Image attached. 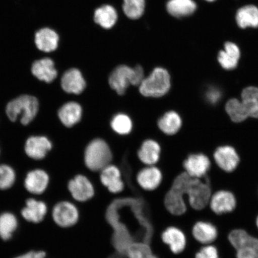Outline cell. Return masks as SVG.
Instances as JSON below:
<instances>
[{
    "label": "cell",
    "mask_w": 258,
    "mask_h": 258,
    "mask_svg": "<svg viewBox=\"0 0 258 258\" xmlns=\"http://www.w3.org/2000/svg\"><path fill=\"white\" fill-rule=\"evenodd\" d=\"M228 240L236 250L237 258H258V238L244 230L232 231Z\"/></svg>",
    "instance_id": "obj_6"
},
{
    "label": "cell",
    "mask_w": 258,
    "mask_h": 258,
    "mask_svg": "<svg viewBox=\"0 0 258 258\" xmlns=\"http://www.w3.org/2000/svg\"><path fill=\"white\" fill-rule=\"evenodd\" d=\"M112 151L110 145L104 139H93L87 145L84 152V161L90 172L99 173L106 166L112 164Z\"/></svg>",
    "instance_id": "obj_3"
},
{
    "label": "cell",
    "mask_w": 258,
    "mask_h": 258,
    "mask_svg": "<svg viewBox=\"0 0 258 258\" xmlns=\"http://www.w3.org/2000/svg\"><path fill=\"white\" fill-rule=\"evenodd\" d=\"M195 258H219L217 248L213 245H205L195 254Z\"/></svg>",
    "instance_id": "obj_37"
},
{
    "label": "cell",
    "mask_w": 258,
    "mask_h": 258,
    "mask_svg": "<svg viewBox=\"0 0 258 258\" xmlns=\"http://www.w3.org/2000/svg\"><path fill=\"white\" fill-rule=\"evenodd\" d=\"M59 35L53 28H41L35 33V46L38 50L46 55L56 51L59 46Z\"/></svg>",
    "instance_id": "obj_15"
},
{
    "label": "cell",
    "mask_w": 258,
    "mask_h": 258,
    "mask_svg": "<svg viewBox=\"0 0 258 258\" xmlns=\"http://www.w3.org/2000/svg\"><path fill=\"white\" fill-rule=\"evenodd\" d=\"M164 204L167 212L176 217L185 215L188 211V206L185 196L172 186L170 187L164 196Z\"/></svg>",
    "instance_id": "obj_20"
},
{
    "label": "cell",
    "mask_w": 258,
    "mask_h": 258,
    "mask_svg": "<svg viewBox=\"0 0 258 258\" xmlns=\"http://www.w3.org/2000/svg\"><path fill=\"white\" fill-rule=\"evenodd\" d=\"M16 179L14 169L5 164L0 165V189H8L14 185Z\"/></svg>",
    "instance_id": "obj_36"
},
{
    "label": "cell",
    "mask_w": 258,
    "mask_h": 258,
    "mask_svg": "<svg viewBox=\"0 0 258 258\" xmlns=\"http://www.w3.org/2000/svg\"><path fill=\"white\" fill-rule=\"evenodd\" d=\"M203 1L208 2V3H214L216 1H217V0H203Z\"/></svg>",
    "instance_id": "obj_39"
},
{
    "label": "cell",
    "mask_w": 258,
    "mask_h": 258,
    "mask_svg": "<svg viewBox=\"0 0 258 258\" xmlns=\"http://www.w3.org/2000/svg\"><path fill=\"white\" fill-rule=\"evenodd\" d=\"M101 184L114 196L120 195L124 191L125 183L120 167L111 164L99 173Z\"/></svg>",
    "instance_id": "obj_9"
},
{
    "label": "cell",
    "mask_w": 258,
    "mask_h": 258,
    "mask_svg": "<svg viewBox=\"0 0 258 258\" xmlns=\"http://www.w3.org/2000/svg\"><path fill=\"white\" fill-rule=\"evenodd\" d=\"M225 111L234 123H241L249 118L246 106L239 99L233 98L229 99L225 103Z\"/></svg>",
    "instance_id": "obj_29"
},
{
    "label": "cell",
    "mask_w": 258,
    "mask_h": 258,
    "mask_svg": "<svg viewBox=\"0 0 258 258\" xmlns=\"http://www.w3.org/2000/svg\"><path fill=\"white\" fill-rule=\"evenodd\" d=\"M213 157L219 168L227 173L234 172L240 163L239 154L231 145H221L216 148Z\"/></svg>",
    "instance_id": "obj_12"
},
{
    "label": "cell",
    "mask_w": 258,
    "mask_h": 258,
    "mask_svg": "<svg viewBox=\"0 0 258 258\" xmlns=\"http://www.w3.org/2000/svg\"><path fill=\"white\" fill-rule=\"evenodd\" d=\"M240 99L246 106L249 118L258 119V87H245L241 90Z\"/></svg>",
    "instance_id": "obj_30"
},
{
    "label": "cell",
    "mask_w": 258,
    "mask_h": 258,
    "mask_svg": "<svg viewBox=\"0 0 258 258\" xmlns=\"http://www.w3.org/2000/svg\"><path fill=\"white\" fill-rule=\"evenodd\" d=\"M166 8L170 15L182 19L195 14L198 6L195 0H169Z\"/></svg>",
    "instance_id": "obj_28"
},
{
    "label": "cell",
    "mask_w": 258,
    "mask_h": 258,
    "mask_svg": "<svg viewBox=\"0 0 258 258\" xmlns=\"http://www.w3.org/2000/svg\"><path fill=\"white\" fill-rule=\"evenodd\" d=\"M135 181L139 188L145 192H153L162 184L163 174L159 167L147 166L138 171Z\"/></svg>",
    "instance_id": "obj_11"
},
{
    "label": "cell",
    "mask_w": 258,
    "mask_h": 258,
    "mask_svg": "<svg viewBox=\"0 0 258 258\" xmlns=\"http://www.w3.org/2000/svg\"><path fill=\"white\" fill-rule=\"evenodd\" d=\"M157 127L161 133L172 137L179 133L183 125L181 116L176 111L169 110L158 119Z\"/></svg>",
    "instance_id": "obj_21"
},
{
    "label": "cell",
    "mask_w": 258,
    "mask_h": 258,
    "mask_svg": "<svg viewBox=\"0 0 258 258\" xmlns=\"http://www.w3.org/2000/svg\"><path fill=\"white\" fill-rule=\"evenodd\" d=\"M38 101L31 95H22L10 102L6 106V114L12 121L20 117L21 123L27 125L34 120L38 111Z\"/></svg>",
    "instance_id": "obj_5"
},
{
    "label": "cell",
    "mask_w": 258,
    "mask_h": 258,
    "mask_svg": "<svg viewBox=\"0 0 258 258\" xmlns=\"http://www.w3.org/2000/svg\"><path fill=\"white\" fill-rule=\"evenodd\" d=\"M209 205L213 212L221 215L234 211L237 206V200L233 192L219 190L212 195Z\"/></svg>",
    "instance_id": "obj_17"
},
{
    "label": "cell",
    "mask_w": 258,
    "mask_h": 258,
    "mask_svg": "<svg viewBox=\"0 0 258 258\" xmlns=\"http://www.w3.org/2000/svg\"><path fill=\"white\" fill-rule=\"evenodd\" d=\"M18 226V219L14 214L11 212L0 214V238L4 241L11 239Z\"/></svg>",
    "instance_id": "obj_33"
},
{
    "label": "cell",
    "mask_w": 258,
    "mask_h": 258,
    "mask_svg": "<svg viewBox=\"0 0 258 258\" xmlns=\"http://www.w3.org/2000/svg\"><path fill=\"white\" fill-rule=\"evenodd\" d=\"M60 86L66 93L77 95L85 91L87 83L80 70L70 68L61 76Z\"/></svg>",
    "instance_id": "obj_16"
},
{
    "label": "cell",
    "mask_w": 258,
    "mask_h": 258,
    "mask_svg": "<svg viewBox=\"0 0 258 258\" xmlns=\"http://www.w3.org/2000/svg\"><path fill=\"white\" fill-rule=\"evenodd\" d=\"M256 227L257 228V230H258V216L256 219Z\"/></svg>",
    "instance_id": "obj_40"
},
{
    "label": "cell",
    "mask_w": 258,
    "mask_h": 258,
    "mask_svg": "<svg viewBox=\"0 0 258 258\" xmlns=\"http://www.w3.org/2000/svg\"><path fill=\"white\" fill-rule=\"evenodd\" d=\"M184 172L190 176L202 179L205 177L211 167V161L208 156L203 153L188 155L182 163Z\"/></svg>",
    "instance_id": "obj_14"
},
{
    "label": "cell",
    "mask_w": 258,
    "mask_h": 258,
    "mask_svg": "<svg viewBox=\"0 0 258 258\" xmlns=\"http://www.w3.org/2000/svg\"><path fill=\"white\" fill-rule=\"evenodd\" d=\"M52 145L44 137H31L26 142L25 150L29 157L34 160L43 159L51 149Z\"/></svg>",
    "instance_id": "obj_23"
},
{
    "label": "cell",
    "mask_w": 258,
    "mask_h": 258,
    "mask_svg": "<svg viewBox=\"0 0 258 258\" xmlns=\"http://www.w3.org/2000/svg\"><path fill=\"white\" fill-rule=\"evenodd\" d=\"M145 77L143 67L140 64L135 67L121 64L112 71L108 77V83L118 95L122 96L131 86L138 88Z\"/></svg>",
    "instance_id": "obj_2"
},
{
    "label": "cell",
    "mask_w": 258,
    "mask_h": 258,
    "mask_svg": "<svg viewBox=\"0 0 258 258\" xmlns=\"http://www.w3.org/2000/svg\"><path fill=\"white\" fill-rule=\"evenodd\" d=\"M241 50L237 44L232 41H226L224 47L219 51L218 62L225 71L231 72L237 69L241 58Z\"/></svg>",
    "instance_id": "obj_18"
},
{
    "label": "cell",
    "mask_w": 258,
    "mask_h": 258,
    "mask_svg": "<svg viewBox=\"0 0 258 258\" xmlns=\"http://www.w3.org/2000/svg\"><path fill=\"white\" fill-rule=\"evenodd\" d=\"M235 20L241 30L258 28V8L253 5L242 6L235 13Z\"/></svg>",
    "instance_id": "obj_27"
},
{
    "label": "cell",
    "mask_w": 258,
    "mask_h": 258,
    "mask_svg": "<svg viewBox=\"0 0 258 258\" xmlns=\"http://www.w3.org/2000/svg\"><path fill=\"white\" fill-rule=\"evenodd\" d=\"M58 117L67 127H72L82 120L83 108L78 102L71 101L64 104L58 111Z\"/></svg>",
    "instance_id": "obj_26"
},
{
    "label": "cell",
    "mask_w": 258,
    "mask_h": 258,
    "mask_svg": "<svg viewBox=\"0 0 258 258\" xmlns=\"http://www.w3.org/2000/svg\"><path fill=\"white\" fill-rule=\"evenodd\" d=\"M160 144L153 139H147L141 145L137 156L141 163L145 166H156L159 163L161 156Z\"/></svg>",
    "instance_id": "obj_19"
},
{
    "label": "cell",
    "mask_w": 258,
    "mask_h": 258,
    "mask_svg": "<svg viewBox=\"0 0 258 258\" xmlns=\"http://www.w3.org/2000/svg\"><path fill=\"white\" fill-rule=\"evenodd\" d=\"M47 212L46 203L34 199H29L25 207L22 209L21 215L25 220L38 224L44 220Z\"/></svg>",
    "instance_id": "obj_25"
},
{
    "label": "cell",
    "mask_w": 258,
    "mask_h": 258,
    "mask_svg": "<svg viewBox=\"0 0 258 258\" xmlns=\"http://www.w3.org/2000/svg\"><path fill=\"white\" fill-rule=\"evenodd\" d=\"M152 253L149 244L145 242H135L128 248L125 256L127 258H150Z\"/></svg>",
    "instance_id": "obj_35"
},
{
    "label": "cell",
    "mask_w": 258,
    "mask_h": 258,
    "mask_svg": "<svg viewBox=\"0 0 258 258\" xmlns=\"http://www.w3.org/2000/svg\"><path fill=\"white\" fill-rule=\"evenodd\" d=\"M31 73L34 78L46 83L53 82L59 74L55 62L52 58L47 55L40 57L32 62Z\"/></svg>",
    "instance_id": "obj_13"
},
{
    "label": "cell",
    "mask_w": 258,
    "mask_h": 258,
    "mask_svg": "<svg viewBox=\"0 0 258 258\" xmlns=\"http://www.w3.org/2000/svg\"><path fill=\"white\" fill-rule=\"evenodd\" d=\"M172 186L185 196L187 204L195 211H202L209 205L212 193L208 181L190 176L185 172L174 179Z\"/></svg>",
    "instance_id": "obj_1"
},
{
    "label": "cell",
    "mask_w": 258,
    "mask_h": 258,
    "mask_svg": "<svg viewBox=\"0 0 258 258\" xmlns=\"http://www.w3.org/2000/svg\"><path fill=\"white\" fill-rule=\"evenodd\" d=\"M191 235L194 239L205 246L217 240L218 232L217 227L211 222L201 221L192 225Z\"/></svg>",
    "instance_id": "obj_22"
},
{
    "label": "cell",
    "mask_w": 258,
    "mask_h": 258,
    "mask_svg": "<svg viewBox=\"0 0 258 258\" xmlns=\"http://www.w3.org/2000/svg\"><path fill=\"white\" fill-rule=\"evenodd\" d=\"M172 78L166 69L157 67L138 87V91L145 98L160 99L168 94L172 88Z\"/></svg>",
    "instance_id": "obj_4"
},
{
    "label": "cell",
    "mask_w": 258,
    "mask_h": 258,
    "mask_svg": "<svg viewBox=\"0 0 258 258\" xmlns=\"http://www.w3.org/2000/svg\"><path fill=\"white\" fill-rule=\"evenodd\" d=\"M117 19V12L111 6H102L95 12V22L105 29H110L114 27Z\"/></svg>",
    "instance_id": "obj_32"
},
{
    "label": "cell",
    "mask_w": 258,
    "mask_h": 258,
    "mask_svg": "<svg viewBox=\"0 0 258 258\" xmlns=\"http://www.w3.org/2000/svg\"><path fill=\"white\" fill-rule=\"evenodd\" d=\"M160 238L174 254L184 252L188 246V238L184 230L176 225H170L162 231Z\"/></svg>",
    "instance_id": "obj_10"
},
{
    "label": "cell",
    "mask_w": 258,
    "mask_h": 258,
    "mask_svg": "<svg viewBox=\"0 0 258 258\" xmlns=\"http://www.w3.org/2000/svg\"><path fill=\"white\" fill-rule=\"evenodd\" d=\"M81 218L79 206L69 201L58 202L52 210V218L58 227L70 229L79 224Z\"/></svg>",
    "instance_id": "obj_7"
},
{
    "label": "cell",
    "mask_w": 258,
    "mask_h": 258,
    "mask_svg": "<svg viewBox=\"0 0 258 258\" xmlns=\"http://www.w3.org/2000/svg\"><path fill=\"white\" fill-rule=\"evenodd\" d=\"M68 190L74 202L83 204L88 202L96 195L95 183L88 176L79 174L69 180Z\"/></svg>",
    "instance_id": "obj_8"
},
{
    "label": "cell",
    "mask_w": 258,
    "mask_h": 258,
    "mask_svg": "<svg viewBox=\"0 0 258 258\" xmlns=\"http://www.w3.org/2000/svg\"><path fill=\"white\" fill-rule=\"evenodd\" d=\"M110 127L115 134L119 136H127L134 129V122L128 114L118 112L113 115L111 119Z\"/></svg>",
    "instance_id": "obj_31"
},
{
    "label": "cell",
    "mask_w": 258,
    "mask_h": 258,
    "mask_svg": "<svg viewBox=\"0 0 258 258\" xmlns=\"http://www.w3.org/2000/svg\"><path fill=\"white\" fill-rule=\"evenodd\" d=\"M145 7V0H123L122 10L129 19H138L143 15Z\"/></svg>",
    "instance_id": "obj_34"
},
{
    "label": "cell",
    "mask_w": 258,
    "mask_h": 258,
    "mask_svg": "<svg viewBox=\"0 0 258 258\" xmlns=\"http://www.w3.org/2000/svg\"><path fill=\"white\" fill-rule=\"evenodd\" d=\"M49 182L48 174L43 170L37 169L31 171L27 174L25 179L26 189L32 195H41L47 188Z\"/></svg>",
    "instance_id": "obj_24"
},
{
    "label": "cell",
    "mask_w": 258,
    "mask_h": 258,
    "mask_svg": "<svg viewBox=\"0 0 258 258\" xmlns=\"http://www.w3.org/2000/svg\"><path fill=\"white\" fill-rule=\"evenodd\" d=\"M46 253L44 251H30L15 258H45Z\"/></svg>",
    "instance_id": "obj_38"
}]
</instances>
